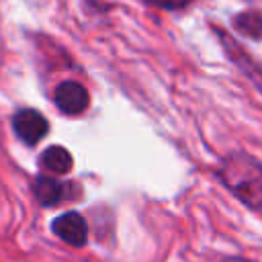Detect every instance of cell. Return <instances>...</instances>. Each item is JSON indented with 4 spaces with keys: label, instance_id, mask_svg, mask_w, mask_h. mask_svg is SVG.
I'll return each mask as SVG.
<instances>
[{
    "label": "cell",
    "instance_id": "obj_1",
    "mask_svg": "<svg viewBox=\"0 0 262 262\" xmlns=\"http://www.w3.org/2000/svg\"><path fill=\"white\" fill-rule=\"evenodd\" d=\"M219 176L223 184L250 209H262V164L244 154L233 151L221 162Z\"/></svg>",
    "mask_w": 262,
    "mask_h": 262
},
{
    "label": "cell",
    "instance_id": "obj_2",
    "mask_svg": "<svg viewBox=\"0 0 262 262\" xmlns=\"http://www.w3.org/2000/svg\"><path fill=\"white\" fill-rule=\"evenodd\" d=\"M12 127H14V133L29 145L39 143L47 135V129H49L45 117L39 111H33V108L18 111L12 119Z\"/></svg>",
    "mask_w": 262,
    "mask_h": 262
},
{
    "label": "cell",
    "instance_id": "obj_3",
    "mask_svg": "<svg viewBox=\"0 0 262 262\" xmlns=\"http://www.w3.org/2000/svg\"><path fill=\"white\" fill-rule=\"evenodd\" d=\"M55 106L66 115H80L88 108V90L78 82H61L53 92Z\"/></svg>",
    "mask_w": 262,
    "mask_h": 262
},
{
    "label": "cell",
    "instance_id": "obj_4",
    "mask_svg": "<svg viewBox=\"0 0 262 262\" xmlns=\"http://www.w3.org/2000/svg\"><path fill=\"white\" fill-rule=\"evenodd\" d=\"M53 233L70 246H84L88 237V225L80 213L70 211V213L59 215L53 221Z\"/></svg>",
    "mask_w": 262,
    "mask_h": 262
},
{
    "label": "cell",
    "instance_id": "obj_5",
    "mask_svg": "<svg viewBox=\"0 0 262 262\" xmlns=\"http://www.w3.org/2000/svg\"><path fill=\"white\" fill-rule=\"evenodd\" d=\"M231 27L242 35L252 41H262V10L258 8H248L231 18Z\"/></svg>",
    "mask_w": 262,
    "mask_h": 262
},
{
    "label": "cell",
    "instance_id": "obj_6",
    "mask_svg": "<svg viewBox=\"0 0 262 262\" xmlns=\"http://www.w3.org/2000/svg\"><path fill=\"white\" fill-rule=\"evenodd\" d=\"M33 190H35V196L41 205H55L59 203L66 194H68V188L63 182L51 178V176H37L35 184H33Z\"/></svg>",
    "mask_w": 262,
    "mask_h": 262
},
{
    "label": "cell",
    "instance_id": "obj_7",
    "mask_svg": "<svg viewBox=\"0 0 262 262\" xmlns=\"http://www.w3.org/2000/svg\"><path fill=\"white\" fill-rule=\"evenodd\" d=\"M39 162H41V168H43V170L53 172V174H66V172H70V170H72V164H74L72 154H70L66 147H61V145H51V147H47V149L41 154Z\"/></svg>",
    "mask_w": 262,
    "mask_h": 262
},
{
    "label": "cell",
    "instance_id": "obj_8",
    "mask_svg": "<svg viewBox=\"0 0 262 262\" xmlns=\"http://www.w3.org/2000/svg\"><path fill=\"white\" fill-rule=\"evenodd\" d=\"M219 37L225 41V45H227V53L233 57V61H235L237 66H242L244 70H252V72H256V74H260V76H262V68H258V63H254L248 55H244V51H242V47H239V45H235L231 39H227V35H225L223 31H219Z\"/></svg>",
    "mask_w": 262,
    "mask_h": 262
},
{
    "label": "cell",
    "instance_id": "obj_9",
    "mask_svg": "<svg viewBox=\"0 0 262 262\" xmlns=\"http://www.w3.org/2000/svg\"><path fill=\"white\" fill-rule=\"evenodd\" d=\"M147 4L151 6H158V8H164V10H180L188 4H192L194 0H145Z\"/></svg>",
    "mask_w": 262,
    "mask_h": 262
},
{
    "label": "cell",
    "instance_id": "obj_10",
    "mask_svg": "<svg viewBox=\"0 0 262 262\" xmlns=\"http://www.w3.org/2000/svg\"><path fill=\"white\" fill-rule=\"evenodd\" d=\"M229 262H250V260H244V258H233V260H229Z\"/></svg>",
    "mask_w": 262,
    "mask_h": 262
}]
</instances>
